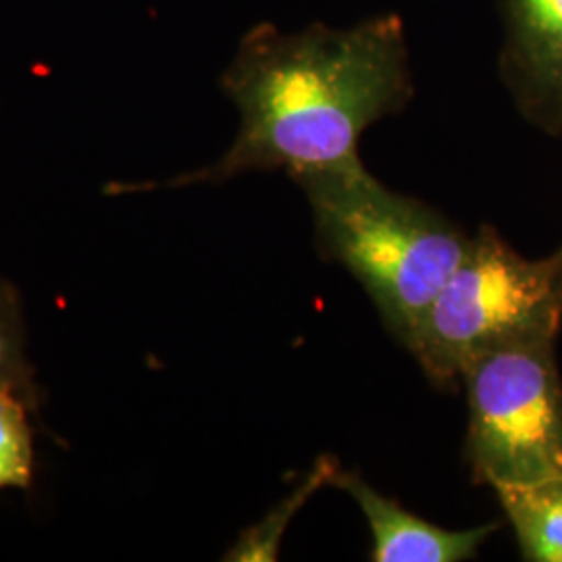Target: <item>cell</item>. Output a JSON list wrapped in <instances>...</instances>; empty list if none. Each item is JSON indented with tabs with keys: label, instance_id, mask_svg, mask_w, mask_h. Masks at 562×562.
Masks as SVG:
<instances>
[{
	"label": "cell",
	"instance_id": "cell-1",
	"mask_svg": "<svg viewBox=\"0 0 562 562\" xmlns=\"http://www.w3.org/2000/svg\"><path fill=\"white\" fill-rule=\"evenodd\" d=\"M222 88L240 113L236 140L220 161L171 186L220 183L250 171H285L296 180L361 161L362 134L413 97L404 23L380 15L299 32L262 23L241 38Z\"/></svg>",
	"mask_w": 562,
	"mask_h": 562
},
{
	"label": "cell",
	"instance_id": "cell-2",
	"mask_svg": "<svg viewBox=\"0 0 562 562\" xmlns=\"http://www.w3.org/2000/svg\"><path fill=\"white\" fill-rule=\"evenodd\" d=\"M323 257L359 281L404 348L471 238L425 202L375 180L362 161L296 178Z\"/></svg>",
	"mask_w": 562,
	"mask_h": 562
},
{
	"label": "cell",
	"instance_id": "cell-3",
	"mask_svg": "<svg viewBox=\"0 0 562 562\" xmlns=\"http://www.w3.org/2000/svg\"><path fill=\"white\" fill-rule=\"evenodd\" d=\"M562 323V265L531 261L482 225L408 344L429 382L461 383L462 371L490 350L557 338Z\"/></svg>",
	"mask_w": 562,
	"mask_h": 562
},
{
	"label": "cell",
	"instance_id": "cell-9",
	"mask_svg": "<svg viewBox=\"0 0 562 562\" xmlns=\"http://www.w3.org/2000/svg\"><path fill=\"white\" fill-rule=\"evenodd\" d=\"M34 475V446L25 406L15 387L0 390V490L27 487Z\"/></svg>",
	"mask_w": 562,
	"mask_h": 562
},
{
	"label": "cell",
	"instance_id": "cell-5",
	"mask_svg": "<svg viewBox=\"0 0 562 562\" xmlns=\"http://www.w3.org/2000/svg\"><path fill=\"white\" fill-rule=\"evenodd\" d=\"M503 80L519 111L562 134V0H503Z\"/></svg>",
	"mask_w": 562,
	"mask_h": 562
},
{
	"label": "cell",
	"instance_id": "cell-10",
	"mask_svg": "<svg viewBox=\"0 0 562 562\" xmlns=\"http://www.w3.org/2000/svg\"><path fill=\"white\" fill-rule=\"evenodd\" d=\"M20 304L15 292L0 281V390H20L23 378Z\"/></svg>",
	"mask_w": 562,
	"mask_h": 562
},
{
	"label": "cell",
	"instance_id": "cell-4",
	"mask_svg": "<svg viewBox=\"0 0 562 562\" xmlns=\"http://www.w3.org/2000/svg\"><path fill=\"white\" fill-rule=\"evenodd\" d=\"M557 338L490 350L462 371L464 457L492 490L562 475V380Z\"/></svg>",
	"mask_w": 562,
	"mask_h": 562
},
{
	"label": "cell",
	"instance_id": "cell-8",
	"mask_svg": "<svg viewBox=\"0 0 562 562\" xmlns=\"http://www.w3.org/2000/svg\"><path fill=\"white\" fill-rule=\"evenodd\" d=\"M340 462L334 457H319L308 473L283 501L276 504L261 521L246 527L238 536L234 546L225 552L223 561L232 562H273L278 561L281 550V540L296 519V515L304 508L322 487L331 485Z\"/></svg>",
	"mask_w": 562,
	"mask_h": 562
},
{
	"label": "cell",
	"instance_id": "cell-11",
	"mask_svg": "<svg viewBox=\"0 0 562 562\" xmlns=\"http://www.w3.org/2000/svg\"><path fill=\"white\" fill-rule=\"evenodd\" d=\"M552 257H554V259H557V261L561 262L562 265V246L559 248V250H557V252H554V255H552Z\"/></svg>",
	"mask_w": 562,
	"mask_h": 562
},
{
	"label": "cell",
	"instance_id": "cell-7",
	"mask_svg": "<svg viewBox=\"0 0 562 562\" xmlns=\"http://www.w3.org/2000/svg\"><path fill=\"white\" fill-rule=\"evenodd\" d=\"M494 492L515 529L522 559L562 562V475Z\"/></svg>",
	"mask_w": 562,
	"mask_h": 562
},
{
	"label": "cell",
	"instance_id": "cell-6",
	"mask_svg": "<svg viewBox=\"0 0 562 562\" xmlns=\"http://www.w3.org/2000/svg\"><path fill=\"white\" fill-rule=\"evenodd\" d=\"M331 485L359 504L371 529V561L375 562H461L475 559L483 542L501 529V522L452 531L408 513L404 506L383 496L359 473L338 469Z\"/></svg>",
	"mask_w": 562,
	"mask_h": 562
}]
</instances>
